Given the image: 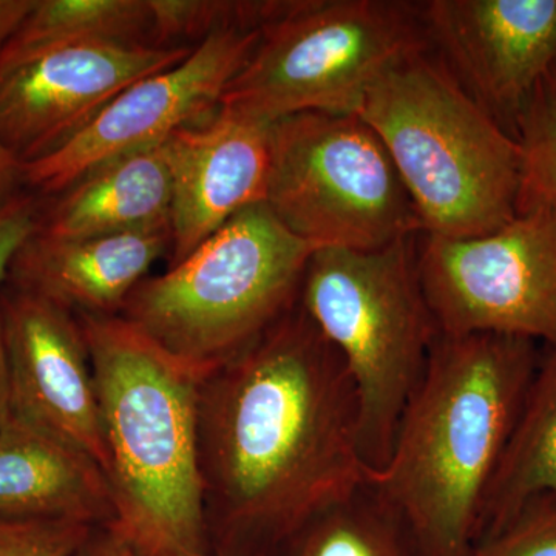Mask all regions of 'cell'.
<instances>
[{
	"label": "cell",
	"instance_id": "27",
	"mask_svg": "<svg viewBox=\"0 0 556 556\" xmlns=\"http://www.w3.org/2000/svg\"><path fill=\"white\" fill-rule=\"evenodd\" d=\"M22 185V163L0 142V211L11 203Z\"/></svg>",
	"mask_w": 556,
	"mask_h": 556
},
{
	"label": "cell",
	"instance_id": "13",
	"mask_svg": "<svg viewBox=\"0 0 556 556\" xmlns=\"http://www.w3.org/2000/svg\"><path fill=\"white\" fill-rule=\"evenodd\" d=\"M11 408L25 422L108 467L93 365L79 318L13 288L0 295Z\"/></svg>",
	"mask_w": 556,
	"mask_h": 556
},
{
	"label": "cell",
	"instance_id": "8",
	"mask_svg": "<svg viewBox=\"0 0 556 556\" xmlns=\"http://www.w3.org/2000/svg\"><path fill=\"white\" fill-rule=\"evenodd\" d=\"M265 203L317 248L376 251L424 232L382 139L358 116L308 112L270 124Z\"/></svg>",
	"mask_w": 556,
	"mask_h": 556
},
{
	"label": "cell",
	"instance_id": "4",
	"mask_svg": "<svg viewBox=\"0 0 556 556\" xmlns=\"http://www.w3.org/2000/svg\"><path fill=\"white\" fill-rule=\"evenodd\" d=\"M357 116L382 139L427 236L477 239L517 217V139L430 50L376 80Z\"/></svg>",
	"mask_w": 556,
	"mask_h": 556
},
{
	"label": "cell",
	"instance_id": "6",
	"mask_svg": "<svg viewBox=\"0 0 556 556\" xmlns=\"http://www.w3.org/2000/svg\"><path fill=\"white\" fill-rule=\"evenodd\" d=\"M299 302L345 364L356 391L362 455L379 470L439 336L416 236L376 251L317 249Z\"/></svg>",
	"mask_w": 556,
	"mask_h": 556
},
{
	"label": "cell",
	"instance_id": "11",
	"mask_svg": "<svg viewBox=\"0 0 556 556\" xmlns=\"http://www.w3.org/2000/svg\"><path fill=\"white\" fill-rule=\"evenodd\" d=\"M195 47L86 42L0 67V142L24 164L67 144L139 79L188 60Z\"/></svg>",
	"mask_w": 556,
	"mask_h": 556
},
{
	"label": "cell",
	"instance_id": "21",
	"mask_svg": "<svg viewBox=\"0 0 556 556\" xmlns=\"http://www.w3.org/2000/svg\"><path fill=\"white\" fill-rule=\"evenodd\" d=\"M299 0H149L150 46L195 47L219 30L263 31Z\"/></svg>",
	"mask_w": 556,
	"mask_h": 556
},
{
	"label": "cell",
	"instance_id": "17",
	"mask_svg": "<svg viewBox=\"0 0 556 556\" xmlns=\"http://www.w3.org/2000/svg\"><path fill=\"white\" fill-rule=\"evenodd\" d=\"M172 179L163 142L98 164L40 206L38 233L94 239L170 229Z\"/></svg>",
	"mask_w": 556,
	"mask_h": 556
},
{
	"label": "cell",
	"instance_id": "18",
	"mask_svg": "<svg viewBox=\"0 0 556 556\" xmlns=\"http://www.w3.org/2000/svg\"><path fill=\"white\" fill-rule=\"evenodd\" d=\"M543 495L556 500V348L541 353L527 388L517 424L485 496L478 541L503 529L527 503Z\"/></svg>",
	"mask_w": 556,
	"mask_h": 556
},
{
	"label": "cell",
	"instance_id": "22",
	"mask_svg": "<svg viewBox=\"0 0 556 556\" xmlns=\"http://www.w3.org/2000/svg\"><path fill=\"white\" fill-rule=\"evenodd\" d=\"M515 139L521 152L518 214L538 207L556 211V72L519 116Z\"/></svg>",
	"mask_w": 556,
	"mask_h": 556
},
{
	"label": "cell",
	"instance_id": "9",
	"mask_svg": "<svg viewBox=\"0 0 556 556\" xmlns=\"http://www.w3.org/2000/svg\"><path fill=\"white\" fill-rule=\"evenodd\" d=\"M417 263L442 334L517 336L556 348V211L522 212L477 239L424 237Z\"/></svg>",
	"mask_w": 556,
	"mask_h": 556
},
{
	"label": "cell",
	"instance_id": "26",
	"mask_svg": "<svg viewBox=\"0 0 556 556\" xmlns=\"http://www.w3.org/2000/svg\"><path fill=\"white\" fill-rule=\"evenodd\" d=\"M76 556H134V552L126 540L109 525L93 527Z\"/></svg>",
	"mask_w": 556,
	"mask_h": 556
},
{
	"label": "cell",
	"instance_id": "12",
	"mask_svg": "<svg viewBox=\"0 0 556 556\" xmlns=\"http://www.w3.org/2000/svg\"><path fill=\"white\" fill-rule=\"evenodd\" d=\"M419 9L445 67L515 138L519 116L556 72V0H430Z\"/></svg>",
	"mask_w": 556,
	"mask_h": 556
},
{
	"label": "cell",
	"instance_id": "3",
	"mask_svg": "<svg viewBox=\"0 0 556 556\" xmlns=\"http://www.w3.org/2000/svg\"><path fill=\"white\" fill-rule=\"evenodd\" d=\"M76 317L108 448L110 526L134 556H208L197 445L203 378L121 316Z\"/></svg>",
	"mask_w": 556,
	"mask_h": 556
},
{
	"label": "cell",
	"instance_id": "14",
	"mask_svg": "<svg viewBox=\"0 0 556 556\" xmlns=\"http://www.w3.org/2000/svg\"><path fill=\"white\" fill-rule=\"evenodd\" d=\"M269 127L218 108L163 142L172 179L169 268L233 215L265 203Z\"/></svg>",
	"mask_w": 556,
	"mask_h": 556
},
{
	"label": "cell",
	"instance_id": "19",
	"mask_svg": "<svg viewBox=\"0 0 556 556\" xmlns=\"http://www.w3.org/2000/svg\"><path fill=\"white\" fill-rule=\"evenodd\" d=\"M150 28L149 0H36L35 9L0 50V67L73 43L150 46Z\"/></svg>",
	"mask_w": 556,
	"mask_h": 556
},
{
	"label": "cell",
	"instance_id": "1",
	"mask_svg": "<svg viewBox=\"0 0 556 556\" xmlns=\"http://www.w3.org/2000/svg\"><path fill=\"white\" fill-rule=\"evenodd\" d=\"M197 445L208 556H270L368 485L345 364L300 302L204 376Z\"/></svg>",
	"mask_w": 556,
	"mask_h": 556
},
{
	"label": "cell",
	"instance_id": "28",
	"mask_svg": "<svg viewBox=\"0 0 556 556\" xmlns=\"http://www.w3.org/2000/svg\"><path fill=\"white\" fill-rule=\"evenodd\" d=\"M35 5L36 0H0V50L13 38Z\"/></svg>",
	"mask_w": 556,
	"mask_h": 556
},
{
	"label": "cell",
	"instance_id": "24",
	"mask_svg": "<svg viewBox=\"0 0 556 556\" xmlns=\"http://www.w3.org/2000/svg\"><path fill=\"white\" fill-rule=\"evenodd\" d=\"M97 526L0 515V556H76Z\"/></svg>",
	"mask_w": 556,
	"mask_h": 556
},
{
	"label": "cell",
	"instance_id": "29",
	"mask_svg": "<svg viewBox=\"0 0 556 556\" xmlns=\"http://www.w3.org/2000/svg\"><path fill=\"white\" fill-rule=\"evenodd\" d=\"M13 415L11 408V393L9 379V365H7L5 346H3L2 325H0V428Z\"/></svg>",
	"mask_w": 556,
	"mask_h": 556
},
{
	"label": "cell",
	"instance_id": "7",
	"mask_svg": "<svg viewBox=\"0 0 556 556\" xmlns=\"http://www.w3.org/2000/svg\"><path fill=\"white\" fill-rule=\"evenodd\" d=\"M427 50L415 3L299 0L262 31L219 108L269 126L298 113L357 116L376 80Z\"/></svg>",
	"mask_w": 556,
	"mask_h": 556
},
{
	"label": "cell",
	"instance_id": "5",
	"mask_svg": "<svg viewBox=\"0 0 556 556\" xmlns=\"http://www.w3.org/2000/svg\"><path fill=\"white\" fill-rule=\"evenodd\" d=\"M317 247L252 204L188 258L131 291L119 316L201 378L251 345L299 302Z\"/></svg>",
	"mask_w": 556,
	"mask_h": 556
},
{
	"label": "cell",
	"instance_id": "20",
	"mask_svg": "<svg viewBox=\"0 0 556 556\" xmlns=\"http://www.w3.org/2000/svg\"><path fill=\"white\" fill-rule=\"evenodd\" d=\"M270 556H416L396 515L368 489L318 511Z\"/></svg>",
	"mask_w": 556,
	"mask_h": 556
},
{
	"label": "cell",
	"instance_id": "10",
	"mask_svg": "<svg viewBox=\"0 0 556 556\" xmlns=\"http://www.w3.org/2000/svg\"><path fill=\"white\" fill-rule=\"evenodd\" d=\"M262 31L219 30L188 60L139 79L67 144L22 166V185L58 195L98 164L159 146L174 131L217 112L230 80L254 53Z\"/></svg>",
	"mask_w": 556,
	"mask_h": 556
},
{
	"label": "cell",
	"instance_id": "2",
	"mask_svg": "<svg viewBox=\"0 0 556 556\" xmlns=\"http://www.w3.org/2000/svg\"><path fill=\"white\" fill-rule=\"evenodd\" d=\"M540 343L495 332L442 334L368 489L416 556H466L490 484L540 364Z\"/></svg>",
	"mask_w": 556,
	"mask_h": 556
},
{
	"label": "cell",
	"instance_id": "16",
	"mask_svg": "<svg viewBox=\"0 0 556 556\" xmlns=\"http://www.w3.org/2000/svg\"><path fill=\"white\" fill-rule=\"evenodd\" d=\"M0 515L115 521L109 482L80 450L11 415L0 428Z\"/></svg>",
	"mask_w": 556,
	"mask_h": 556
},
{
	"label": "cell",
	"instance_id": "25",
	"mask_svg": "<svg viewBox=\"0 0 556 556\" xmlns=\"http://www.w3.org/2000/svg\"><path fill=\"white\" fill-rule=\"evenodd\" d=\"M40 204L35 197L17 195L0 211V287L25 241L39 228Z\"/></svg>",
	"mask_w": 556,
	"mask_h": 556
},
{
	"label": "cell",
	"instance_id": "23",
	"mask_svg": "<svg viewBox=\"0 0 556 556\" xmlns=\"http://www.w3.org/2000/svg\"><path fill=\"white\" fill-rule=\"evenodd\" d=\"M466 556H556V500L538 496Z\"/></svg>",
	"mask_w": 556,
	"mask_h": 556
},
{
	"label": "cell",
	"instance_id": "15",
	"mask_svg": "<svg viewBox=\"0 0 556 556\" xmlns=\"http://www.w3.org/2000/svg\"><path fill=\"white\" fill-rule=\"evenodd\" d=\"M170 247V229L72 240L36 230L17 251L9 277L13 288L75 316H119L131 291Z\"/></svg>",
	"mask_w": 556,
	"mask_h": 556
}]
</instances>
